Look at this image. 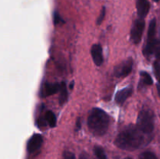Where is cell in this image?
Returning a JSON list of instances; mask_svg holds the SVG:
<instances>
[{
	"instance_id": "cell-18",
	"label": "cell",
	"mask_w": 160,
	"mask_h": 159,
	"mask_svg": "<svg viewBox=\"0 0 160 159\" xmlns=\"http://www.w3.org/2000/svg\"><path fill=\"white\" fill-rule=\"evenodd\" d=\"M154 71L155 73H156V77L160 78V60H157L154 62Z\"/></svg>"
},
{
	"instance_id": "cell-4",
	"label": "cell",
	"mask_w": 160,
	"mask_h": 159,
	"mask_svg": "<svg viewBox=\"0 0 160 159\" xmlns=\"http://www.w3.org/2000/svg\"><path fill=\"white\" fill-rule=\"evenodd\" d=\"M156 20L153 18L150 21L148 31V37H147V43L145 48L143 50V53L145 56H150L153 54V48H154L155 43L156 40Z\"/></svg>"
},
{
	"instance_id": "cell-12",
	"label": "cell",
	"mask_w": 160,
	"mask_h": 159,
	"mask_svg": "<svg viewBox=\"0 0 160 159\" xmlns=\"http://www.w3.org/2000/svg\"><path fill=\"white\" fill-rule=\"evenodd\" d=\"M68 98V92H67V85L65 82H62L60 84V89H59V103L60 104H63Z\"/></svg>"
},
{
	"instance_id": "cell-3",
	"label": "cell",
	"mask_w": 160,
	"mask_h": 159,
	"mask_svg": "<svg viewBox=\"0 0 160 159\" xmlns=\"http://www.w3.org/2000/svg\"><path fill=\"white\" fill-rule=\"evenodd\" d=\"M137 126L145 134H150L154 130V115L149 109L143 108L138 114Z\"/></svg>"
},
{
	"instance_id": "cell-21",
	"label": "cell",
	"mask_w": 160,
	"mask_h": 159,
	"mask_svg": "<svg viewBox=\"0 0 160 159\" xmlns=\"http://www.w3.org/2000/svg\"><path fill=\"white\" fill-rule=\"evenodd\" d=\"M62 22H63V20H62V19L61 18L60 16L59 15V13L58 12H55L54 14V23L55 24H59V23H62Z\"/></svg>"
},
{
	"instance_id": "cell-26",
	"label": "cell",
	"mask_w": 160,
	"mask_h": 159,
	"mask_svg": "<svg viewBox=\"0 0 160 159\" xmlns=\"http://www.w3.org/2000/svg\"><path fill=\"white\" fill-rule=\"evenodd\" d=\"M125 159H132V158H131V157H126Z\"/></svg>"
},
{
	"instance_id": "cell-16",
	"label": "cell",
	"mask_w": 160,
	"mask_h": 159,
	"mask_svg": "<svg viewBox=\"0 0 160 159\" xmlns=\"http://www.w3.org/2000/svg\"><path fill=\"white\" fill-rule=\"evenodd\" d=\"M140 159H158L156 154L151 151H145L140 155Z\"/></svg>"
},
{
	"instance_id": "cell-1",
	"label": "cell",
	"mask_w": 160,
	"mask_h": 159,
	"mask_svg": "<svg viewBox=\"0 0 160 159\" xmlns=\"http://www.w3.org/2000/svg\"><path fill=\"white\" fill-rule=\"evenodd\" d=\"M144 132L137 126L130 125L118 134L115 140L117 147L127 151H133L145 143Z\"/></svg>"
},
{
	"instance_id": "cell-17",
	"label": "cell",
	"mask_w": 160,
	"mask_h": 159,
	"mask_svg": "<svg viewBox=\"0 0 160 159\" xmlns=\"http://www.w3.org/2000/svg\"><path fill=\"white\" fill-rule=\"evenodd\" d=\"M153 54L156 55L157 60H160V40L157 39L153 48Z\"/></svg>"
},
{
	"instance_id": "cell-6",
	"label": "cell",
	"mask_w": 160,
	"mask_h": 159,
	"mask_svg": "<svg viewBox=\"0 0 160 159\" xmlns=\"http://www.w3.org/2000/svg\"><path fill=\"white\" fill-rule=\"evenodd\" d=\"M133 68V60L132 59H128L123 61L120 64H119L115 69H114V75L117 77H124L128 76L132 71Z\"/></svg>"
},
{
	"instance_id": "cell-8",
	"label": "cell",
	"mask_w": 160,
	"mask_h": 159,
	"mask_svg": "<svg viewBox=\"0 0 160 159\" xmlns=\"http://www.w3.org/2000/svg\"><path fill=\"white\" fill-rule=\"evenodd\" d=\"M43 143V138L40 134H34L30 138L27 144V150L29 153H34L39 149Z\"/></svg>"
},
{
	"instance_id": "cell-13",
	"label": "cell",
	"mask_w": 160,
	"mask_h": 159,
	"mask_svg": "<svg viewBox=\"0 0 160 159\" xmlns=\"http://www.w3.org/2000/svg\"><path fill=\"white\" fill-rule=\"evenodd\" d=\"M45 121L47 122L50 127H55L56 125V117L52 111H48L45 115Z\"/></svg>"
},
{
	"instance_id": "cell-15",
	"label": "cell",
	"mask_w": 160,
	"mask_h": 159,
	"mask_svg": "<svg viewBox=\"0 0 160 159\" xmlns=\"http://www.w3.org/2000/svg\"><path fill=\"white\" fill-rule=\"evenodd\" d=\"M94 152H95V156H96L97 159H108L104 150H103L101 147H95V149H94Z\"/></svg>"
},
{
	"instance_id": "cell-9",
	"label": "cell",
	"mask_w": 160,
	"mask_h": 159,
	"mask_svg": "<svg viewBox=\"0 0 160 159\" xmlns=\"http://www.w3.org/2000/svg\"><path fill=\"white\" fill-rule=\"evenodd\" d=\"M91 54H92V59L95 65L100 66L103 62L102 48L101 45H97V44L92 45V49H91Z\"/></svg>"
},
{
	"instance_id": "cell-5",
	"label": "cell",
	"mask_w": 160,
	"mask_h": 159,
	"mask_svg": "<svg viewBox=\"0 0 160 159\" xmlns=\"http://www.w3.org/2000/svg\"><path fill=\"white\" fill-rule=\"evenodd\" d=\"M145 20L142 18L137 19L133 23V26L131 30V40L135 45L140 43L144 29H145Z\"/></svg>"
},
{
	"instance_id": "cell-23",
	"label": "cell",
	"mask_w": 160,
	"mask_h": 159,
	"mask_svg": "<svg viewBox=\"0 0 160 159\" xmlns=\"http://www.w3.org/2000/svg\"><path fill=\"white\" fill-rule=\"evenodd\" d=\"M76 125H77L76 129H77V130H79V129L81 128V123H80V118H78V120H77Z\"/></svg>"
},
{
	"instance_id": "cell-7",
	"label": "cell",
	"mask_w": 160,
	"mask_h": 159,
	"mask_svg": "<svg viewBox=\"0 0 160 159\" xmlns=\"http://www.w3.org/2000/svg\"><path fill=\"white\" fill-rule=\"evenodd\" d=\"M60 84L58 83H45L40 90V96L42 98L51 96L59 91Z\"/></svg>"
},
{
	"instance_id": "cell-2",
	"label": "cell",
	"mask_w": 160,
	"mask_h": 159,
	"mask_svg": "<svg viewBox=\"0 0 160 159\" xmlns=\"http://www.w3.org/2000/svg\"><path fill=\"white\" fill-rule=\"evenodd\" d=\"M88 126L95 136H103L109 126V117L106 112L98 108H94L89 113Z\"/></svg>"
},
{
	"instance_id": "cell-10",
	"label": "cell",
	"mask_w": 160,
	"mask_h": 159,
	"mask_svg": "<svg viewBox=\"0 0 160 159\" xmlns=\"http://www.w3.org/2000/svg\"><path fill=\"white\" fill-rule=\"evenodd\" d=\"M136 7L139 18L144 19L149 12L150 3L148 0H137Z\"/></svg>"
},
{
	"instance_id": "cell-14",
	"label": "cell",
	"mask_w": 160,
	"mask_h": 159,
	"mask_svg": "<svg viewBox=\"0 0 160 159\" xmlns=\"http://www.w3.org/2000/svg\"><path fill=\"white\" fill-rule=\"evenodd\" d=\"M141 81L142 84L145 85H152L153 84V80L152 79V76H150L149 73L147 72H141Z\"/></svg>"
},
{
	"instance_id": "cell-25",
	"label": "cell",
	"mask_w": 160,
	"mask_h": 159,
	"mask_svg": "<svg viewBox=\"0 0 160 159\" xmlns=\"http://www.w3.org/2000/svg\"><path fill=\"white\" fill-rule=\"evenodd\" d=\"M73 82H72L71 84H70V89L73 88Z\"/></svg>"
},
{
	"instance_id": "cell-27",
	"label": "cell",
	"mask_w": 160,
	"mask_h": 159,
	"mask_svg": "<svg viewBox=\"0 0 160 159\" xmlns=\"http://www.w3.org/2000/svg\"><path fill=\"white\" fill-rule=\"evenodd\" d=\"M153 1H155V2H159V0H153Z\"/></svg>"
},
{
	"instance_id": "cell-11",
	"label": "cell",
	"mask_w": 160,
	"mask_h": 159,
	"mask_svg": "<svg viewBox=\"0 0 160 159\" xmlns=\"http://www.w3.org/2000/svg\"><path fill=\"white\" fill-rule=\"evenodd\" d=\"M132 93V89L131 87H127L121 90H119L115 96V101L117 104H122L126 101V100L131 96Z\"/></svg>"
},
{
	"instance_id": "cell-22",
	"label": "cell",
	"mask_w": 160,
	"mask_h": 159,
	"mask_svg": "<svg viewBox=\"0 0 160 159\" xmlns=\"http://www.w3.org/2000/svg\"><path fill=\"white\" fill-rule=\"evenodd\" d=\"M156 87H157L159 96L160 97V78H158V82H157V85H156Z\"/></svg>"
},
{
	"instance_id": "cell-20",
	"label": "cell",
	"mask_w": 160,
	"mask_h": 159,
	"mask_svg": "<svg viewBox=\"0 0 160 159\" xmlns=\"http://www.w3.org/2000/svg\"><path fill=\"white\" fill-rule=\"evenodd\" d=\"M63 159H75V155L70 151H65L63 153Z\"/></svg>"
},
{
	"instance_id": "cell-24",
	"label": "cell",
	"mask_w": 160,
	"mask_h": 159,
	"mask_svg": "<svg viewBox=\"0 0 160 159\" xmlns=\"http://www.w3.org/2000/svg\"><path fill=\"white\" fill-rule=\"evenodd\" d=\"M79 159H88V158H87V157L84 155V154H81V155H80Z\"/></svg>"
},
{
	"instance_id": "cell-19",
	"label": "cell",
	"mask_w": 160,
	"mask_h": 159,
	"mask_svg": "<svg viewBox=\"0 0 160 159\" xmlns=\"http://www.w3.org/2000/svg\"><path fill=\"white\" fill-rule=\"evenodd\" d=\"M106 7H104V6H103L102 9V10H101V12H100L99 17H98V20H97V24L98 25L101 24L103 20H104L105 16H106Z\"/></svg>"
}]
</instances>
